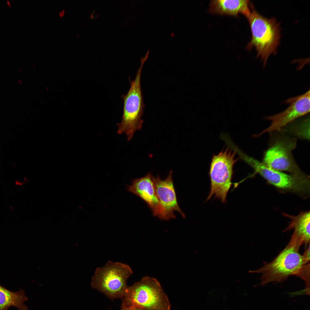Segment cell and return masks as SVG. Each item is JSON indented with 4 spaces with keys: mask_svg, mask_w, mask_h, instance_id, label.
<instances>
[{
    "mask_svg": "<svg viewBox=\"0 0 310 310\" xmlns=\"http://www.w3.org/2000/svg\"><path fill=\"white\" fill-rule=\"evenodd\" d=\"M309 264L305 265L297 275L304 280L306 285V290L309 291Z\"/></svg>",
    "mask_w": 310,
    "mask_h": 310,
    "instance_id": "cell-15",
    "label": "cell"
},
{
    "mask_svg": "<svg viewBox=\"0 0 310 310\" xmlns=\"http://www.w3.org/2000/svg\"><path fill=\"white\" fill-rule=\"evenodd\" d=\"M296 143V139L288 137L278 138L264 152L263 162L278 171H286L299 177L308 176L300 169L292 156Z\"/></svg>",
    "mask_w": 310,
    "mask_h": 310,
    "instance_id": "cell-7",
    "label": "cell"
},
{
    "mask_svg": "<svg viewBox=\"0 0 310 310\" xmlns=\"http://www.w3.org/2000/svg\"><path fill=\"white\" fill-rule=\"evenodd\" d=\"M133 273L127 264L109 261L96 269L91 285L110 299H122L128 287L127 280Z\"/></svg>",
    "mask_w": 310,
    "mask_h": 310,
    "instance_id": "cell-5",
    "label": "cell"
},
{
    "mask_svg": "<svg viewBox=\"0 0 310 310\" xmlns=\"http://www.w3.org/2000/svg\"><path fill=\"white\" fill-rule=\"evenodd\" d=\"M146 60L142 59L141 64L137 70L134 80L129 78L130 87L127 93L122 94L123 112L121 121L117 124V133H125L128 141L130 140L134 133L142 128L144 122L142 119L145 104L141 88L142 70Z\"/></svg>",
    "mask_w": 310,
    "mask_h": 310,
    "instance_id": "cell-4",
    "label": "cell"
},
{
    "mask_svg": "<svg viewBox=\"0 0 310 310\" xmlns=\"http://www.w3.org/2000/svg\"><path fill=\"white\" fill-rule=\"evenodd\" d=\"M9 210L11 211H12L13 210V206H11L9 207Z\"/></svg>",
    "mask_w": 310,
    "mask_h": 310,
    "instance_id": "cell-19",
    "label": "cell"
},
{
    "mask_svg": "<svg viewBox=\"0 0 310 310\" xmlns=\"http://www.w3.org/2000/svg\"><path fill=\"white\" fill-rule=\"evenodd\" d=\"M26 183L24 181H21L19 180H16L15 182V185L17 186H21Z\"/></svg>",
    "mask_w": 310,
    "mask_h": 310,
    "instance_id": "cell-18",
    "label": "cell"
},
{
    "mask_svg": "<svg viewBox=\"0 0 310 310\" xmlns=\"http://www.w3.org/2000/svg\"><path fill=\"white\" fill-rule=\"evenodd\" d=\"M122 299V304L142 310H170L167 295L154 278L144 277L128 286Z\"/></svg>",
    "mask_w": 310,
    "mask_h": 310,
    "instance_id": "cell-3",
    "label": "cell"
},
{
    "mask_svg": "<svg viewBox=\"0 0 310 310\" xmlns=\"http://www.w3.org/2000/svg\"><path fill=\"white\" fill-rule=\"evenodd\" d=\"M121 310H142L141 309L133 306H128L122 304Z\"/></svg>",
    "mask_w": 310,
    "mask_h": 310,
    "instance_id": "cell-17",
    "label": "cell"
},
{
    "mask_svg": "<svg viewBox=\"0 0 310 310\" xmlns=\"http://www.w3.org/2000/svg\"><path fill=\"white\" fill-rule=\"evenodd\" d=\"M251 33L250 41L246 48H255L257 56L260 59L264 66L269 56L275 54L280 38V25L275 18H268L257 11L252 5L251 11L246 17Z\"/></svg>",
    "mask_w": 310,
    "mask_h": 310,
    "instance_id": "cell-1",
    "label": "cell"
},
{
    "mask_svg": "<svg viewBox=\"0 0 310 310\" xmlns=\"http://www.w3.org/2000/svg\"><path fill=\"white\" fill-rule=\"evenodd\" d=\"M306 248V249L303 255L305 261L307 263L310 260V245Z\"/></svg>",
    "mask_w": 310,
    "mask_h": 310,
    "instance_id": "cell-16",
    "label": "cell"
},
{
    "mask_svg": "<svg viewBox=\"0 0 310 310\" xmlns=\"http://www.w3.org/2000/svg\"><path fill=\"white\" fill-rule=\"evenodd\" d=\"M173 171L170 170L167 177L164 180L159 175L153 176L156 194L158 205L156 216L161 220H168L175 218L174 212H179L183 218L185 215L180 208L178 203L172 179Z\"/></svg>",
    "mask_w": 310,
    "mask_h": 310,
    "instance_id": "cell-9",
    "label": "cell"
},
{
    "mask_svg": "<svg viewBox=\"0 0 310 310\" xmlns=\"http://www.w3.org/2000/svg\"><path fill=\"white\" fill-rule=\"evenodd\" d=\"M233 150L232 152V149L228 147L213 156L209 173L210 190L206 201L214 195L222 203L226 202L227 194L232 184L233 166L238 160L235 159L236 152Z\"/></svg>",
    "mask_w": 310,
    "mask_h": 310,
    "instance_id": "cell-6",
    "label": "cell"
},
{
    "mask_svg": "<svg viewBox=\"0 0 310 310\" xmlns=\"http://www.w3.org/2000/svg\"><path fill=\"white\" fill-rule=\"evenodd\" d=\"M153 176L150 172L144 176L133 180L130 185L127 186V190L142 199L151 209L156 216L158 202L156 196Z\"/></svg>",
    "mask_w": 310,
    "mask_h": 310,
    "instance_id": "cell-11",
    "label": "cell"
},
{
    "mask_svg": "<svg viewBox=\"0 0 310 310\" xmlns=\"http://www.w3.org/2000/svg\"><path fill=\"white\" fill-rule=\"evenodd\" d=\"M240 158L251 166L255 173L259 174L269 183L281 189L297 193L309 191V177H298L272 169L243 152Z\"/></svg>",
    "mask_w": 310,
    "mask_h": 310,
    "instance_id": "cell-8",
    "label": "cell"
},
{
    "mask_svg": "<svg viewBox=\"0 0 310 310\" xmlns=\"http://www.w3.org/2000/svg\"><path fill=\"white\" fill-rule=\"evenodd\" d=\"M310 90L305 93L289 98L285 102L288 107L282 112L265 118L271 123L261 132L255 135L259 137L266 132L279 131L296 119L310 112Z\"/></svg>",
    "mask_w": 310,
    "mask_h": 310,
    "instance_id": "cell-10",
    "label": "cell"
},
{
    "mask_svg": "<svg viewBox=\"0 0 310 310\" xmlns=\"http://www.w3.org/2000/svg\"><path fill=\"white\" fill-rule=\"evenodd\" d=\"M301 244L291 238L286 246L271 262L252 272L261 274V284L282 282L289 276H297L307 263L299 250Z\"/></svg>",
    "mask_w": 310,
    "mask_h": 310,
    "instance_id": "cell-2",
    "label": "cell"
},
{
    "mask_svg": "<svg viewBox=\"0 0 310 310\" xmlns=\"http://www.w3.org/2000/svg\"><path fill=\"white\" fill-rule=\"evenodd\" d=\"M310 212H302L297 216L284 213L283 215L290 218L291 221L284 231L294 229L291 237L297 240L306 248L310 243Z\"/></svg>",
    "mask_w": 310,
    "mask_h": 310,
    "instance_id": "cell-13",
    "label": "cell"
},
{
    "mask_svg": "<svg viewBox=\"0 0 310 310\" xmlns=\"http://www.w3.org/2000/svg\"><path fill=\"white\" fill-rule=\"evenodd\" d=\"M23 290L17 292L11 291L0 284V310H8L11 307H16L19 310H27L24 303L27 301Z\"/></svg>",
    "mask_w": 310,
    "mask_h": 310,
    "instance_id": "cell-14",
    "label": "cell"
},
{
    "mask_svg": "<svg viewBox=\"0 0 310 310\" xmlns=\"http://www.w3.org/2000/svg\"><path fill=\"white\" fill-rule=\"evenodd\" d=\"M248 0H211L209 11L213 14L236 16L241 13L246 17L251 11Z\"/></svg>",
    "mask_w": 310,
    "mask_h": 310,
    "instance_id": "cell-12",
    "label": "cell"
}]
</instances>
